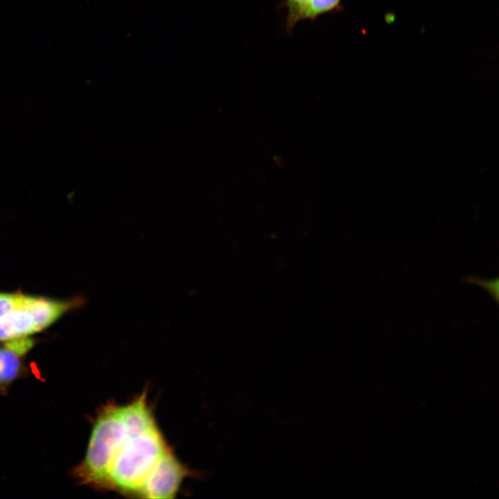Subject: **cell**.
Returning <instances> with one entry per match:
<instances>
[{"instance_id": "6da1fadb", "label": "cell", "mask_w": 499, "mask_h": 499, "mask_svg": "<svg viewBox=\"0 0 499 499\" xmlns=\"http://www.w3.org/2000/svg\"><path fill=\"white\" fill-rule=\"evenodd\" d=\"M73 474L96 489L166 499L176 495L189 470L166 443L143 392L127 404L101 408Z\"/></svg>"}, {"instance_id": "7a4b0ae2", "label": "cell", "mask_w": 499, "mask_h": 499, "mask_svg": "<svg viewBox=\"0 0 499 499\" xmlns=\"http://www.w3.org/2000/svg\"><path fill=\"white\" fill-rule=\"evenodd\" d=\"M0 344V389L5 391L20 376L26 354L35 345L28 337L16 338Z\"/></svg>"}, {"instance_id": "3957f363", "label": "cell", "mask_w": 499, "mask_h": 499, "mask_svg": "<svg viewBox=\"0 0 499 499\" xmlns=\"http://www.w3.org/2000/svg\"><path fill=\"white\" fill-rule=\"evenodd\" d=\"M82 304V298L59 300L26 295L22 308L33 316L38 332L46 329L68 311Z\"/></svg>"}, {"instance_id": "277c9868", "label": "cell", "mask_w": 499, "mask_h": 499, "mask_svg": "<svg viewBox=\"0 0 499 499\" xmlns=\"http://www.w3.org/2000/svg\"><path fill=\"white\" fill-rule=\"evenodd\" d=\"M37 332L33 316L24 308L12 310L0 317V342L28 337Z\"/></svg>"}, {"instance_id": "5b68a950", "label": "cell", "mask_w": 499, "mask_h": 499, "mask_svg": "<svg viewBox=\"0 0 499 499\" xmlns=\"http://www.w3.org/2000/svg\"><path fill=\"white\" fill-rule=\"evenodd\" d=\"M342 0H309L302 19L313 20L321 15L338 10Z\"/></svg>"}, {"instance_id": "8992f818", "label": "cell", "mask_w": 499, "mask_h": 499, "mask_svg": "<svg viewBox=\"0 0 499 499\" xmlns=\"http://www.w3.org/2000/svg\"><path fill=\"white\" fill-rule=\"evenodd\" d=\"M309 0H286L284 6L286 8V30L292 32L296 24L302 19L304 10Z\"/></svg>"}, {"instance_id": "52a82bcc", "label": "cell", "mask_w": 499, "mask_h": 499, "mask_svg": "<svg viewBox=\"0 0 499 499\" xmlns=\"http://www.w3.org/2000/svg\"><path fill=\"white\" fill-rule=\"evenodd\" d=\"M26 295L21 292H0V317L24 306Z\"/></svg>"}, {"instance_id": "ba28073f", "label": "cell", "mask_w": 499, "mask_h": 499, "mask_svg": "<svg viewBox=\"0 0 499 499\" xmlns=\"http://www.w3.org/2000/svg\"><path fill=\"white\" fill-rule=\"evenodd\" d=\"M462 281L467 283H473L483 287L491 297L498 303V278L493 279H483L472 275L466 274Z\"/></svg>"}]
</instances>
